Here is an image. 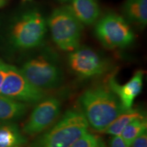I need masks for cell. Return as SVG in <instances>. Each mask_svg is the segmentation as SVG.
<instances>
[{
	"mask_svg": "<svg viewBox=\"0 0 147 147\" xmlns=\"http://www.w3.org/2000/svg\"><path fill=\"white\" fill-rule=\"evenodd\" d=\"M78 103L89 125L99 132H104L116 118L128 110L108 84H99L85 90L79 97Z\"/></svg>",
	"mask_w": 147,
	"mask_h": 147,
	"instance_id": "obj_1",
	"label": "cell"
},
{
	"mask_svg": "<svg viewBox=\"0 0 147 147\" xmlns=\"http://www.w3.org/2000/svg\"><path fill=\"white\" fill-rule=\"evenodd\" d=\"M89 127L80 109L67 110L53 127L40 134L30 147H69L87 133Z\"/></svg>",
	"mask_w": 147,
	"mask_h": 147,
	"instance_id": "obj_2",
	"label": "cell"
},
{
	"mask_svg": "<svg viewBox=\"0 0 147 147\" xmlns=\"http://www.w3.org/2000/svg\"><path fill=\"white\" fill-rule=\"evenodd\" d=\"M47 21L53 42L61 50L71 52L79 47L84 25L68 7L55 9Z\"/></svg>",
	"mask_w": 147,
	"mask_h": 147,
	"instance_id": "obj_3",
	"label": "cell"
},
{
	"mask_svg": "<svg viewBox=\"0 0 147 147\" xmlns=\"http://www.w3.org/2000/svg\"><path fill=\"white\" fill-rule=\"evenodd\" d=\"M47 21L40 12H25L15 22L11 30V40L16 47L23 49L41 45L47 32Z\"/></svg>",
	"mask_w": 147,
	"mask_h": 147,
	"instance_id": "obj_4",
	"label": "cell"
},
{
	"mask_svg": "<svg viewBox=\"0 0 147 147\" xmlns=\"http://www.w3.org/2000/svg\"><path fill=\"white\" fill-rule=\"evenodd\" d=\"M95 34L102 45L109 49L127 47L135 40V34L125 18L112 13L97 20Z\"/></svg>",
	"mask_w": 147,
	"mask_h": 147,
	"instance_id": "obj_5",
	"label": "cell"
},
{
	"mask_svg": "<svg viewBox=\"0 0 147 147\" xmlns=\"http://www.w3.org/2000/svg\"><path fill=\"white\" fill-rule=\"evenodd\" d=\"M20 70L31 83L45 91L57 87L62 81L59 67L44 55L27 61Z\"/></svg>",
	"mask_w": 147,
	"mask_h": 147,
	"instance_id": "obj_6",
	"label": "cell"
},
{
	"mask_svg": "<svg viewBox=\"0 0 147 147\" xmlns=\"http://www.w3.org/2000/svg\"><path fill=\"white\" fill-rule=\"evenodd\" d=\"M0 94L24 103H38L47 97V92L27 80L20 69L8 65Z\"/></svg>",
	"mask_w": 147,
	"mask_h": 147,
	"instance_id": "obj_7",
	"label": "cell"
},
{
	"mask_svg": "<svg viewBox=\"0 0 147 147\" xmlns=\"http://www.w3.org/2000/svg\"><path fill=\"white\" fill-rule=\"evenodd\" d=\"M69 68L84 78L96 77L106 72L109 63L96 51L87 47H79L69 52L67 58Z\"/></svg>",
	"mask_w": 147,
	"mask_h": 147,
	"instance_id": "obj_8",
	"label": "cell"
},
{
	"mask_svg": "<svg viewBox=\"0 0 147 147\" xmlns=\"http://www.w3.org/2000/svg\"><path fill=\"white\" fill-rule=\"evenodd\" d=\"M23 127L24 133L29 136L40 134L57 119L61 111V103L55 97H45L37 103Z\"/></svg>",
	"mask_w": 147,
	"mask_h": 147,
	"instance_id": "obj_9",
	"label": "cell"
},
{
	"mask_svg": "<svg viewBox=\"0 0 147 147\" xmlns=\"http://www.w3.org/2000/svg\"><path fill=\"white\" fill-rule=\"evenodd\" d=\"M144 82V71L138 70L125 84H119L115 77L108 80V86L115 92L126 109L132 108L136 97L141 93Z\"/></svg>",
	"mask_w": 147,
	"mask_h": 147,
	"instance_id": "obj_10",
	"label": "cell"
},
{
	"mask_svg": "<svg viewBox=\"0 0 147 147\" xmlns=\"http://www.w3.org/2000/svg\"><path fill=\"white\" fill-rule=\"evenodd\" d=\"M67 6L83 25H92L100 18V8L95 0H70Z\"/></svg>",
	"mask_w": 147,
	"mask_h": 147,
	"instance_id": "obj_11",
	"label": "cell"
},
{
	"mask_svg": "<svg viewBox=\"0 0 147 147\" xmlns=\"http://www.w3.org/2000/svg\"><path fill=\"white\" fill-rule=\"evenodd\" d=\"M123 13L126 21L144 27L147 24V0H125Z\"/></svg>",
	"mask_w": 147,
	"mask_h": 147,
	"instance_id": "obj_12",
	"label": "cell"
},
{
	"mask_svg": "<svg viewBox=\"0 0 147 147\" xmlns=\"http://www.w3.org/2000/svg\"><path fill=\"white\" fill-rule=\"evenodd\" d=\"M26 103L16 101L0 94V122H5L21 118L27 113Z\"/></svg>",
	"mask_w": 147,
	"mask_h": 147,
	"instance_id": "obj_13",
	"label": "cell"
},
{
	"mask_svg": "<svg viewBox=\"0 0 147 147\" xmlns=\"http://www.w3.org/2000/svg\"><path fill=\"white\" fill-rule=\"evenodd\" d=\"M26 142L17 125L10 121L0 122V147L20 146Z\"/></svg>",
	"mask_w": 147,
	"mask_h": 147,
	"instance_id": "obj_14",
	"label": "cell"
},
{
	"mask_svg": "<svg viewBox=\"0 0 147 147\" xmlns=\"http://www.w3.org/2000/svg\"><path fill=\"white\" fill-rule=\"evenodd\" d=\"M144 116V114L138 109H133L131 108L126 110L109 125L104 133L112 136L121 135V132L129 123L135 119Z\"/></svg>",
	"mask_w": 147,
	"mask_h": 147,
	"instance_id": "obj_15",
	"label": "cell"
},
{
	"mask_svg": "<svg viewBox=\"0 0 147 147\" xmlns=\"http://www.w3.org/2000/svg\"><path fill=\"white\" fill-rule=\"evenodd\" d=\"M146 130H147V121L146 116H144L129 123L124 128L120 136L125 142L130 146L135 139Z\"/></svg>",
	"mask_w": 147,
	"mask_h": 147,
	"instance_id": "obj_16",
	"label": "cell"
},
{
	"mask_svg": "<svg viewBox=\"0 0 147 147\" xmlns=\"http://www.w3.org/2000/svg\"><path fill=\"white\" fill-rule=\"evenodd\" d=\"M98 138L95 134L87 131L69 147H95Z\"/></svg>",
	"mask_w": 147,
	"mask_h": 147,
	"instance_id": "obj_17",
	"label": "cell"
},
{
	"mask_svg": "<svg viewBox=\"0 0 147 147\" xmlns=\"http://www.w3.org/2000/svg\"><path fill=\"white\" fill-rule=\"evenodd\" d=\"M130 147H147V130L137 137Z\"/></svg>",
	"mask_w": 147,
	"mask_h": 147,
	"instance_id": "obj_18",
	"label": "cell"
},
{
	"mask_svg": "<svg viewBox=\"0 0 147 147\" xmlns=\"http://www.w3.org/2000/svg\"><path fill=\"white\" fill-rule=\"evenodd\" d=\"M109 147H130L125 142L120 135L113 136L109 142Z\"/></svg>",
	"mask_w": 147,
	"mask_h": 147,
	"instance_id": "obj_19",
	"label": "cell"
},
{
	"mask_svg": "<svg viewBox=\"0 0 147 147\" xmlns=\"http://www.w3.org/2000/svg\"><path fill=\"white\" fill-rule=\"evenodd\" d=\"M8 66V64L4 63L3 61L0 59V91H1V85H2L3 79H4L5 74H6Z\"/></svg>",
	"mask_w": 147,
	"mask_h": 147,
	"instance_id": "obj_20",
	"label": "cell"
},
{
	"mask_svg": "<svg viewBox=\"0 0 147 147\" xmlns=\"http://www.w3.org/2000/svg\"><path fill=\"white\" fill-rule=\"evenodd\" d=\"M95 147H106V145L104 141L101 138H98Z\"/></svg>",
	"mask_w": 147,
	"mask_h": 147,
	"instance_id": "obj_21",
	"label": "cell"
},
{
	"mask_svg": "<svg viewBox=\"0 0 147 147\" xmlns=\"http://www.w3.org/2000/svg\"><path fill=\"white\" fill-rule=\"evenodd\" d=\"M59 1H62V2H66V1H70V0H59Z\"/></svg>",
	"mask_w": 147,
	"mask_h": 147,
	"instance_id": "obj_22",
	"label": "cell"
},
{
	"mask_svg": "<svg viewBox=\"0 0 147 147\" xmlns=\"http://www.w3.org/2000/svg\"><path fill=\"white\" fill-rule=\"evenodd\" d=\"M3 1V0H0V5H1V4H2Z\"/></svg>",
	"mask_w": 147,
	"mask_h": 147,
	"instance_id": "obj_23",
	"label": "cell"
},
{
	"mask_svg": "<svg viewBox=\"0 0 147 147\" xmlns=\"http://www.w3.org/2000/svg\"><path fill=\"white\" fill-rule=\"evenodd\" d=\"M25 1H31V0H25Z\"/></svg>",
	"mask_w": 147,
	"mask_h": 147,
	"instance_id": "obj_24",
	"label": "cell"
},
{
	"mask_svg": "<svg viewBox=\"0 0 147 147\" xmlns=\"http://www.w3.org/2000/svg\"><path fill=\"white\" fill-rule=\"evenodd\" d=\"M16 147H20V146H16Z\"/></svg>",
	"mask_w": 147,
	"mask_h": 147,
	"instance_id": "obj_25",
	"label": "cell"
}]
</instances>
